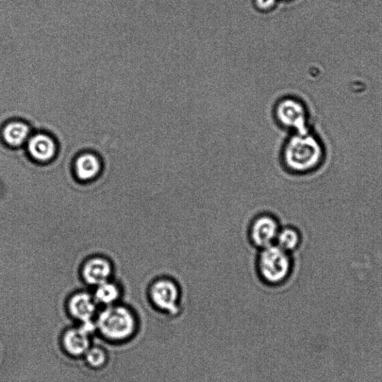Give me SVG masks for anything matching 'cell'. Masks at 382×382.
Listing matches in <instances>:
<instances>
[{
  "label": "cell",
  "instance_id": "15",
  "mask_svg": "<svg viewBox=\"0 0 382 382\" xmlns=\"http://www.w3.org/2000/svg\"><path fill=\"white\" fill-rule=\"evenodd\" d=\"M89 366L93 369H102L108 362V354L101 346H91L84 356Z\"/></svg>",
  "mask_w": 382,
  "mask_h": 382
},
{
  "label": "cell",
  "instance_id": "8",
  "mask_svg": "<svg viewBox=\"0 0 382 382\" xmlns=\"http://www.w3.org/2000/svg\"><path fill=\"white\" fill-rule=\"evenodd\" d=\"M97 306L94 296L86 292H79L69 298L68 310L70 316L80 323L95 320Z\"/></svg>",
  "mask_w": 382,
  "mask_h": 382
},
{
  "label": "cell",
  "instance_id": "4",
  "mask_svg": "<svg viewBox=\"0 0 382 382\" xmlns=\"http://www.w3.org/2000/svg\"><path fill=\"white\" fill-rule=\"evenodd\" d=\"M149 301L166 315L176 316L181 310L182 290L177 280L169 276L156 278L149 288Z\"/></svg>",
  "mask_w": 382,
  "mask_h": 382
},
{
  "label": "cell",
  "instance_id": "16",
  "mask_svg": "<svg viewBox=\"0 0 382 382\" xmlns=\"http://www.w3.org/2000/svg\"><path fill=\"white\" fill-rule=\"evenodd\" d=\"M277 4V0H255L256 8L263 11L273 9Z\"/></svg>",
  "mask_w": 382,
  "mask_h": 382
},
{
  "label": "cell",
  "instance_id": "2",
  "mask_svg": "<svg viewBox=\"0 0 382 382\" xmlns=\"http://www.w3.org/2000/svg\"><path fill=\"white\" fill-rule=\"evenodd\" d=\"M96 330L111 342H124L135 336L139 321L136 315L126 306L112 305L98 313L95 318Z\"/></svg>",
  "mask_w": 382,
  "mask_h": 382
},
{
  "label": "cell",
  "instance_id": "12",
  "mask_svg": "<svg viewBox=\"0 0 382 382\" xmlns=\"http://www.w3.org/2000/svg\"><path fill=\"white\" fill-rule=\"evenodd\" d=\"M30 129L21 121H12L7 124L2 130L4 141L9 146L19 147L29 139Z\"/></svg>",
  "mask_w": 382,
  "mask_h": 382
},
{
  "label": "cell",
  "instance_id": "5",
  "mask_svg": "<svg viewBox=\"0 0 382 382\" xmlns=\"http://www.w3.org/2000/svg\"><path fill=\"white\" fill-rule=\"evenodd\" d=\"M275 114L278 124L293 133L311 130L308 110L300 99L292 96L281 99L276 106Z\"/></svg>",
  "mask_w": 382,
  "mask_h": 382
},
{
  "label": "cell",
  "instance_id": "3",
  "mask_svg": "<svg viewBox=\"0 0 382 382\" xmlns=\"http://www.w3.org/2000/svg\"><path fill=\"white\" fill-rule=\"evenodd\" d=\"M256 270L260 280L266 286H283L291 278L294 270L293 255L274 244L258 251Z\"/></svg>",
  "mask_w": 382,
  "mask_h": 382
},
{
  "label": "cell",
  "instance_id": "1",
  "mask_svg": "<svg viewBox=\"0 0 382 382\" xmlns=\"http://www.w3.org/2000/svg\"><path fill=\"white\" fill-rule=\"evenodd\" d=\"M326 156L323 141L311 130L290 136L282 148L281 161L286 172L302 176L321 169Z\"/></svg>",
  "mask_w": 382,
  "mask_h": 382
},
{
  "label": "cell",
  "instance_id": "11",
  "mask_svg": "<svg viewBox=\"0 0 382 382\" xmlns=\"http://www.w3.org/2000/svg\"><path fill=\"white\" fill-rule=\"evenodd\" d=\"M303 243L302 231L296 226L288 225L281 226L275 244L281 250L293 255L300 250Z\"/></svg>",
  "mask_w": 382,
  "mask_h": 382
},
{
  "label": "cell",
  "instance_id": "6",
  "mask_svg": "<svg viewBox=\"0 0 382 382\" xmlns=\"http://www.w3.org/2000/svg\"><path fill=\"white\" fill-rule=\"evenodd\" d=\"M281 227L276 216L269 212L258 213L248 226V241L258 251L274 245Z\"/></svg>",
  "mask_w": 382,
  "mask_h": 382
},
{
  "label": "cell",
  "instance_id": "13",
  "mask_svg": "<svg viewBox=\"0 0 382 382\" xmlns=\"http://www.w3.org/2000/svg\"><path fill=\"white\" fill-rule=\"evenodd\" d=\"M101 162L92 154H82L75 162L76 174L82 181H89L96 177L101 171Z\"/></svg>",
  "mask_w": 382,
  "mask_h": 382
},
{
  "label": "cell",
  "instance_id": "14",
  "mask_svg": "<svg viewBox=\"0 0 382 382\" xmlns=\"http://www.w3.org/2000/svg\"><path fill=\"white\" fill-rule=\"evenodd\" d=\"M120 293L118 286L107 281L96 286L94 297L97 304L106 307L114 305L119 301Z\"/></svg>",
  "mask_w": 382,
  "mask_h": 382
},
{
  "label": "cell",
  "instance_id": "10",
  "mask_svg": "<svg viewBox=\"0 0 382 382\" xmlns=\"http://www.w3.org/2000/svg\"><path fill=\"white\" fill-rule=\"evenodd\" d=\"M111 274V266L101 258L88 261L82 269V276L89 285L97 286L109 280Z\"/></svg>",
  "mask_w": 382,
  "mask_h": 382
},
{
  "label": "cell",
  "instance_id": "7",
  "mask_svg": "<svg viewBox=\"0 0 382 382\" xmlns=\"http://www.w3.org/2000/svg\"><path fill=\"white\" fill-rule=\"evenodd\" d=\"M91 338L79 326L66 329L61 339L63 351L71 357H83L91 346Z\"/></svg>",
  "mask_w": 382,
  "mask_h": 382
},
{
  "label": "cell",
  "instance_id": "9",
  "mask_svg": "<svg viewBox=\"0 0 382 382\" xmlns=\"http://www.w3.org/2000/svg\"><path fill=\"white\" fill-rule=\"evenodd\" d=\"M57 147L56 142L45 134H37L28 140V151L30 156L41 162L51 160L56 156Z\"/></svg>",
  "mask_w": 382,
  "mask_h": 382
}]
</instances>
